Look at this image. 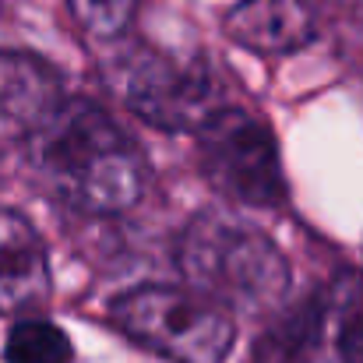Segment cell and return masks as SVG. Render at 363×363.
Listing matches in <instances>:
<instances>
[{
  "label": "cell",
  "mask_w": 363,
  "mask_h": 363,
  "mask_svg": "<svg viewBox=\"0 0 363 363\" xmlns=\"http://www.w3.org/2000/svg\"><path fill=\"white\" fill-rule=\"evenodd\" d=\"M28 162L39 184L74 212L121 216L148 191V159L106 110L78 99L28 138Z\"/></svg>",
  "instance_id": "cell-1"
},
{
  "label": "cell",
  "mask_w": 363,
  "mask_h": 363,
  "mask_svg": "<svg viewBox=\"0 0 363 363\" xmlns=\"http://www.w3.org/2000/svg\"><path fill=\"white\" fill-rule=\"evenodd\" d=\"M177 264L194 293L247 314L272 311L289 293V261L268 233L230 212H201L177 243Z\"/></svg>",
  "instance_id": "cell-2"
},
{
  "label": "cell",
  "mask_w": 363,
  "mask_h": 363,
  "mask_svg": "<svg viewBox=\"0 0 363 363\" xmlns=\"http://www.w3.org/2000/svg\"><path fill=\"white\" fill-rule=\"evenodd\" d=\"M110 321L138 346L173 363H226L237 321L194 289L134 286L110 303Z\"/></svg>",
  "instance_id": "cell-3"
},
{
  "label": "cell",
  "mask_w": 363,
  "mask_h": 363,
  "mask_svg": "<svg viewBox=\"0 0 363 363\" xmlns=\"http://www.w3.org/2000/svg\"><path fill=\"white\" fill-rule=\"evenodd\" d=\"M106 82L134 117L169 134L198 130L223 110V89L208 64L177 60L145 43L123 46L106 64Z\"/></svg>",
  "instance_id": "cell-4"
},
{
  "label": "cell",
  "mask_w": 363,
  "mask_h": 363,
  "mask_svg": "<svg viewBox=\"0 0 363 363\" xmlns=\"http://www.w3.org/2000/svg\"><path fill=\"white\" fill-rule=\"evenodd\" d=\"M198 159L205 180L247 208L286 201V173L268 123L240 106H223L198 127Z\"/></svg>",
  "instance_id": "cell-5"
},
{
  "label": "cell",
  "mask_w": 363,
  "mask_h": 363,
  "mask_svg": "<svg viewBox=\"0 0 363 363\" xmlns=\"http://www.w3.org/2000/svg\"><path fill=\"white\" fill-rule=\"evenodd\" d=\"M64 103L60 74L35 53L0 50V141H28Z\"/></svg>",
  "instance_id": "cell-6"
},
{
  "label": "cell",
  "mask_w": 363,
  "mask_h": 363,
  "mask_svg": "<svg viewBox=\"0 0 363 363\" xmlns=\"http://www.w3.org/2000/svg\"><path fill=\"white\" fill-rule=\"evenodd\" d=\"M226 35L264 57L296 53L318 35L314 0H237L223 21Z\"/></svg>",
  "instance_id": "cell-7"
},
{
  "label": "cell",
  "mask_w": 363,
  "mask_h": 363,
  "mask_svg": "<svg viewBox=\"0 0 363 363\" xmlns=\"http://www.w3.org/2000/svg\"><path fill=\"white\" fill-rule=\"evenodd\" d=\"M50 293L46 247L32 223L11 208H0V314L35 307Z\"/></svg>",
  "instance_id": "cell-8"
},
{
  "label": "cell",
  "mask_w": 363,
  "mask_h": 363,
  "mask_svg": "<svg viewBox=\"0 0 363 363\" xmlns=\"http://www.w3.org/2000/svg\"><path fill=\"white\" fill-rule=\"evenodd\" d=\"M325 328V300H307L257 339L250 363H321Z\"/></svg>",
  "instance_id": "cell-9"
},
{
  "label": "cell",
  "mask_w": 363,
  "mask_h": 363,
  "mask_svg": "<svg viewBox=\"0 0 363 363\" xmlns=\"http://www.w3.org/2000/svg\"><path fill=\"white\" fill-rule=\"evenodd\" d=\"M339 363H363V275H342L325 296Z\"/></svg>",
  "instance_id": "cell-10"
},
{
  "label": "cell",
  "mask_w": 363,
  "mask_h": 363,
  "mask_svg": "<svg viewBox=\"0 0 363 363\" xmlns=\"http://www.w3.org/2000/svg\"><path fill=\"white\" fill-rule=\"evenodd\" d=\"M4 360L7 363H74V346H71V339L53 321L28 318V321H18L7 332Z\"/></svg>",
  "instance_id": "cell-11"
},
{
  "label": "cell",
  "mask_w": 363,
  "mask_h": 363,
  "mask_svg": "<svg viewBox=\"0 0 363 363\" xmlns=\"http://www.w3.org/2000/svg\"><path fill=\"white\" fill-rule=\"evenodd\" d=\"M74 21L92 35V39H121L134 21L138 0H67Z\"/></svg>",
  "instance_id": "cell-12"
},
{
  "label": "cell",
  "mask_w": 363,
  "mask_h": 363,
  "mask_svg": "<svg viewBox=\"0 0 363 363\" xmlns=\"http://www.w3.org/2000/svg\"><path fill=\"white\" fill-rule=\"evenodd\" d=\"M339 4H346V7H360L363 0H339Z\"/></svg>",
  "instance_id": "cell-13"
}]
</instances>
